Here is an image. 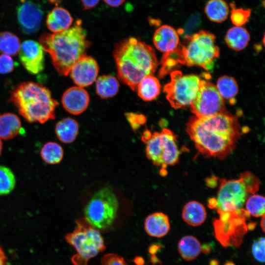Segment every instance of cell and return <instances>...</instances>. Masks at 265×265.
Returning <instances> with one entry per match:
<instances>
[{
    "label": "cell",
    "mask_w": 265,
    "mask_h": 265,
    "mask_svg": "<svg viewBox=\"0 0 265 265\" xmlns=\"http://www.w3.org/2000/svg\"><path fill=\"white\" fill-rule=\"evenodd\" d=\"M87 91L80 86H73L67 89L62 97V104L69 113L78 115L84 112L89 103Z\"/></svg>",
    "instance_id": "cell-16"
},
{
    "label": "cell",
    "mask_w": 265,
    "mask_h": 265,
    "mask_svg": "<svg viewBox=\"0 0 265 265\" xmlns=\"http://www.w3.org/2000/svg\"><path fill=\"white\" fill-rule=\"evenodd\" d=\"M161 86L158 79L153 75L144 77L139 82L136 90L138 96L145 101L155 99L159 94Z\"/></svg>",
    "instance_id": "cell-24"
},
{
    "label": "cell",
    "mask_w": 265,
    "mask_h": 265,
    "mask_svg": "<svg viewBox=\"0 0 265 265\" xmlns=\"http://www.w3.org/2000/svg\"><path fill=\"white\" fill-rule=\"evenodd\" d=\"M190 110L198 118L212 116L226 111L224 99L215 85L201 80L200 86L194 100L190 105Z\"/></svg>",
    "instance_id": "cell-11"
},
{
    "label": "cell",
    "mask_w": 265,
    "mask_h": 265,
    "mask_svg": "<svg viewBox=\"0 0 265 265\" xmlns=\"http://www.w3.org/2000/svg\"><path fill=\"white\" fill-rule=\"evenodd\" d=\"M99 67L96 61L86 54L81 56L73 66L70 72L74 82L81 87L92 84L96 80Z\"/></svg>",
    "instance_id": "cell-15"
},
{
    "label": "cell",
    "mask_w": 265,
    "mask_h": 265,
    "mask_svg": "<svg viewBox=\"0 0 265 265\" xmlns=\"http://www.w3.org/2000/svg\"><path fill=\"white\" fill-rule=\"evenodd\" d=\"M119 208L118 198L109 187L97 191L86 205L85 218L95 228L104 230L109 228L117 216Z\"/></svg>",
    "instance_id": "cell-8"
},
{
    "label": "cell",
    "mask_w": 265,
    "mask_h": 265,
    "mask_svg": "<svg viewBox=\"0 0 265 265\" xmlns=\"http://www.w3.org/2000/svg\"><path fill=\"white\" fill-rule=\"evenodd\" d=\"M16 185L15 176L8 167L0 165V195L10 193Z\"/></svg>",
    "instance_id": "cell-31"
},
{
    "label": "cell",
    "mask_w": 265,
    "mask_h": 265,
    "mask_svg": "<svg viewBox=\"0 0 265 265\" xmlns=\"http://www.w3.org/2000/svg\"><path fill=\"white\" fill-rule=\"evenodd\" d=\"M9 101L27 121L43 124L55 117V109L58 103L46 86L32 81L23 82L10 93Z\"/></svg>",
    "instance_id": "cell-4"
},
{
    "label": "cell",
    "mask_w": 265,
    "mask_h": 265,
    "mask_svg": "<svg viewBox=\"0 0 265 265\" xmlns=\"http://www.w3.org/2000/svg\"><path fill=\"white\" fill-rule=\"evenodd\" d=\"M215 86L223 99H234L238 91V87L236 80L230 76H223L220 77Z\"/></svg>",
    "instance_id": "cell-29"
},
{
    "label": "cell",
    "mask_w": 265,
    "mask_h": 265,
    "mask_svg": "<svg viewBox=\"0 0 265 265\" xmlns=\"http://www.w3.org/2000/svg\"><path fill=\"white\" fill-rule=\"evenodd\" d=\"M248 219L243 217L214 218L213 225L216 239L224 247H239L248 230L249 223L246 222Z\"/></svg>",
    "instance_id": "cell-12"
},
{
    "label": "cell",
    "mask_w": 265,
    "mask_h": 265,
    "mask_svg": "<svg viewBox=\"0 0 265 265\" xmlns=\"http://www.w3.org/2000/svg\"><path fill=\"white\" fill-rule=\"evenodd\" d=\"M260 181L252 173L247 171L241 173L235 180H219V187L216 198L208 202L209 207L216 210L219 216H248L245 210L247 198L257 192Z\"/></svg>",
    "instance_id": "cell-5"
},
{
    "label": "cell",
    "mask_w": 265,
    "mask_h": 265,
    "mask_svg": "<svg viewBox=\"0 0 265 265\" xmlns=\"http://www.w3.org/2000/svg\"><path fill=\"white\" fill-rule=\"evenodd\" d=\"M215 39L213 34L204 30L187 36L177 49V63L197 66L207 71L212 70L214 60L219 55Z\"/></svg>",
    "instance_id": "cell-6"
},
{
    "label": "cell",
    "mask_w": 265,
    "mask_h": 265,
    "mask_svg": "<svg viewBox=\"0 0 265 265\" xmlns=\"http://www.w3.org/2000/svg\"><path fill=\"white\" fill-rule=\"evenodd\" d=\"M50 2L54 3H58L61 0H49Z\"/></svg>",
    "instance_id": "cell-45"
},
{
    "label": "cell",
    "mask_w": 265,
    "mask_h": 265,
    "mask_svg": "<svg viewBox=\"0 0 265 265\" xmlns=\"http://www.w3.org/2000/svg\"><path fill=\"white\" fill-rule=\"evenodd\" d=\"M201 251L204 253H208L211 251V248L209 245H204L203 246H201Z\"/></svg>",
    "instance_id": "cell-41"
},
{
    "label": "cell",
    "mask_w": 265,
    "mask_h": 265,
    "mask_svg": "<svg viewBox=\"0 0 265 265\" xmlns=\"http://www.w3.org/2000/svg\"><path fill=\"white\" fill-rule=\"evenodd\" d=\"M101 265H128L122 257L114 253H109L104 255L101 260Z\"/></svg>",
    "instance_id": "cell-36"
},
{
    "label": "cell",
    "mask_w": 265,
    "mask_h": 265,
    "mask_svg": "<svg viewBox=\"0 0 265 265\" xmlns=\"http://www.w3.org/2000/svg\"><path fill=\"white\" fill-rule=\"evenodd\" d=\"M153 43L159 51L168 54L176 50L180 44L178 32L170 26L162 25L156 30Z\"/></svg>",
    "instance_id": "cell-17"
},
{
    "label": "cell",
    "mask_w": 265,
    "mask_h": 265,
    "mask_svg": "<svg viewBox=\"0 0 265 265\" xmlns=\"http://www.w3.org/2000/svg\"><path fill=\"white\" fill-rule=\"evenodd\" d=\"M145 143L146 156L154 165L163 169L178 162L180 151L177 136L171 130L163 129L159 132H154Z\"/></svg>",
    "instance_id": "cell-9"
},
{
    "label": "cell",
    "mask_w": 265,
    "mask_h": 265,
    "mask_svg": "<svg viewBox=\"0 0 265 265\" xmlns=\"http://www.w3.org/2000/svg\"><path fill=\"white\" fill-rule=\"evenodd\" d=\"M126 116L132 128L134 130H136L140 126L143 124L146 120V117L142 115H138L131 113H127Z\"/></svg>",
    "instance_id": "cell-37"
},
{
    "label": "cell",
    "mask_w": 265,
    "mask_h": 265,
    "mask_svg": "<svg viewBox=\"0 0 265 265\" xmlns=\"http://www.w3.org/2000/svg\"><path fill=\"white\" fill-rule=\"evenodd\" d=\"M14 69V61L10 55L4 53L0 54V74H6L11 73Z\"/></svg>",
    "instance_id": "cell-35"
},
{
    "label": "cell",
    "mask_w": 265,
    "mask_h": 265,
    "mask_svg": "<svg viewBox=\"0 0 265 265\" xmlns=\"http://www.w3.org/2000/svg\"><path fill=\"white\" fill-rule=\"evenodd\" d=\"M73 19L69 12L60 7H56L47 16L46 24L53 33H58L70 27Z\"/></svg>",
    "instance_id": "cell-19"
},
{
    "label": "cell",
    "mask_w": 265,
    "mask_h": 265,
    "mask_svg": "<svg viewBox=\"0 0 265 265\" xmlns=\"http://www.w3.org/2000/svg\"><path fill=\"white\" fill-rule=\"evenodd\" d=\"M250 39V34L242 26H234L228 29L225 37V42L232 49L241 51L248 45Z\"/></svg>",
    "instance_id": "cell-23"
},
{
    "label": "cell",
    "mask_w": 265,
    "mask_h": 265,
    "mask_svg": "<svg viewBox=\"0 0 265 265\" xmlns=\"http://www.w3.org/2000/svg\"><path fill=\"white\" fill-rule=\"evenodd\" d=\"M224 265H235V264L231 262H226Z\"/></svg>",
    "instance_id": "cell-46"
},
{
    "label": "cell",
    "mask_w": 265,
    "mask_h": 265,
    "mask_svg": "<svg viewBox=\"0 0 265 265\" xmlns=\"http://www.w3.org/2000/svg\"><path fill=\"white\" fill-rule=\"evenodd\" d=\"M7 258L5 253L0 246V265H7Z\"/></svg>",
    "instance_id": "cell-40"
},
{
    "label": "cell",
    "mask_w": 265,
    "mask_h": 265,
    "mask_svg": "<svg viewBox=\"0 0 265 265\" xmlns=\"http://www.w3.org/2000/svg\"><path fill=\"white\" fill-rule=\"evenodd\" d=\"M204 11L211 21L219 23L227 19L230 8L224 0H209L205 6Z\"/></svg>",
    "instance_id": "cell-25"
},
{
    "label": "cell",
    "mask_w": 265,
    "mask_h": 265,
    "mask_svg": "<svg viewBox=\"0 0 265 265\" xmlns=\"http://www.w3.org/2000/svg\"><path fill=\"white\" fill-rule=\"evenodd\" d=\"M113 57L119 79L133 91L142 79L154 74L159 64L153 48L134 37L118 42Z\"/></svg>",
    "instance_id": "cell-2"
},
{
    "label": "cell",
    "mask_w": 265,
    "mask_h": 265,
    "mask_svg": "<svg viewBox=\"0 0 265 265\" xmlns=\"http://www.w3.org/2000/svg\"><path fill=\"white\" fill-rule=\"evenodd\" d=\"M100 0H81L84 9H89L95 7Z\"/></svg>",
    "instance_id": "cell-38"
},
{
    "label": "cell",
    "mask_w": 265,
    "mask_h": 265,
    "mask_svg": "<svg viewBox=\"0 0 265 265\" xmlns=\"http://www.w3.org/2000/svg\"><path fill=\"white\" fill-rule=\"evenodd\" d=\"M43 12L37 4L30 0H22L17 9V17L22 31L32 34L39 29Z\"/></svg>",
    "instance_id": "cell-14"
},
{
    "label": "cell",
    "mask_w": 265,
    "mask_h": 265,
    "mask_svg": "<svg viewBox=\"0 0 265 265\" xmlns=\"http://www.w3.org/2000/svg\"><path fill=\"white\" fill-rule=\"evenodd\" d=\"M39 43L50 55L56 71L65 76L70 73L74 64L86 54L90 45L80 20L73 26L61 32L43 34Z\"/></svg>",
    "instance_id": "cell-3"
},
{
    "label": "cell",
    "mask_w": 265,
    "mask_h": 265,
    "mask_svg": "<svg viewBox=\"0 0 265 265\" xmlns=\"http://www.w3.org/2000/svg\"><path fill=\"white\" fill-rule=\"evenodd\" d=\"M22 124L19 117L14 113H4L0 115V138L12 139L22 132Z\"/></svg>",
    "instance_id": "cell-20"
},
{
    "label": "cell",
    "mask_w": 265,
    "mask_h": 265,
    "mask_svg": "<svg viewBox=\"0 0 265 265\" xmlns=\"http://www.w3.org/2000/svg\"><path fill=\"white\" fill-rule=\"evenodd\" d=\"M171 80L163 91L171 106L175 109H185L190 106L198 91L201 80L195 75H183L178 70L171 72Z\"/></svg>",
    "instance_id": "cell-10"
},
{
    "label": "cell",
    "mask_w": 265,
    "mask_h": 265,
    "mask_svg": "<svg viewBox=\"0 0 265 265\" xmlns=\"http://www.w3.org/2000/svg\"><path fill=\"white\" fill-rule=\"evenodd\" d=\"M108 5L112 7H117L121 5L125 0H104Z\"/></svg>",
    "instance_id": "cell-39"
},
{
    "label": "cell",
    "mask_w": 265,
    "mask_h": 265,
    "mask_svg": "<svg viewBox=\"0 0 265 265\" xmlns=\"http://www.w3.org/2000/svg\"><path fill=\"white\" fill-rule=\"evenodd\" d=\"M21 47L19 38L9 31L0 33V51L9 55H16Z\"/></svg>",
    "instance_id": "cell-30"
},
{
    "label": "cell",
    "mask_w": 265,
    "mask_h": 265,
    "mask_svg": "<svg viewBox=\"0 0 265 265\" xmlns=\"http://www.w3.org/2000/svg\"><path fill=\"white\" fill-rule=\"evenodd\" d=\"M18 53L21 63L29 73L37 74L44 69V50L39 43L31 40L24 41Z\"/></svg>",
    "instance_id": "cell-13"
},
{
    "label": "cell",
    "mask_w": 265,
    "mask_h": 265,
    "mask_svg": "<svg viewBox=\"0 0 265 265\" xmlns=\"http://www.w3.org/2000/svg\"><path fill=\"white\" fill-rule=\"evenodd\" d=\"M265 197L258 194H252L247 199L245 209L250 215L255 217L265 215Z\"/></svg>",
    "instance_id": "cell-32"
},
{
    "label": "cell",
    "mask_w": 265,
    "mask_h": 265,
    "mask_svg": "<svg viewBox=\"0 0 265 265\" xmlns=\"http://www.w3.org/2000/svg\"><path fill=\"white\" fill-rule=\"evenodd\" d=\"M74 230L65 235V240L75 249L72 258L74 265H87L88 262L106 246L99 230L94 227L85 217L78 219Z\"/></svg>",
    "instance_id": "cell-7"
},
{
    "label": "cell",
    "mask_w": 265,
    "mask_h": 265,
    "mask_svg": "<svg viewBox=\"0 0 265 265\" xmlns=\"http://www.w3.org/2000/svg\"><path fill=\"white\" fill-rule=\"evenodd\" d=\"M178 248L182 258L187 261L194 260L201 252L200 241L192 236L183 237L178 242Z\"/></svg>",
    "instance_id": "cell-26"
},
{
    "label": "cell",
    "mask_w": 265,
    "mask_h": 265,
    "mask_svg": "<svg viewBox=\"0 0 265 265\" xmlns=\"http://www.w3.org/2000/svg\"><path fill=\"white\" fill-rule=\"evenodd\" d=\"M119 83L117 79L112 75H103L96 80L97 94L103 99L112 97L119 90Z\"/></svg>",
    "instance_id": "cell-27"
},
{
    "label": "cell",
    "mask_w": 265,
    "mask_h": 265,
    "mask_svg": "<svg viewBox=\"0 0 265 265\" xmlns=\"http://www.w3.org/2000/svg\"><path fill=\"white\" fill-rule=\"evenodd\" d=\"M265 215H263L262 216V219L261 220V228L263 230V231L264 232H265Z\"/></svg>",
    "instance_id": "cell-42"
},
{
    "label": "cell",
    "mask_w": 265,
    "mask_h": 265,
    "mask_svg": "<svg viewBox=\"0 0 265 265\" xmlns=\"http://www.w3.org/2000/svg\"><path fill=\"white\" fill-rule=\"evenodd\" d=\"M207 217V212L204 206L196 201H191L184 206L182 218L187 224L198 226L202 224Z\"/></svg>",
    "instance_id": "cell-21"
},
{
    "label": "cell",
    "mask_w": 265,
    "mask_h": 265,
    "mask_svg": "<svg viewBox=\"0 0 265 265\" xmlns=\"http://www.w3.org/2000/svg\"><path fill=\"white\" fill-rule=\"evenodd\" d=\"M2 150V142L1 141V139L0 138V155L1 153Z\"/></svg>",
    "instance_id": "cell-44"
},
{
    "label": "cell",
    "mask_w": 265,
    "mask_h": 265,
    "mask_svg": "<svg viewBox=\"0 0 265 265\" xmlns=\"http://www.w3.org/2000/svg\"><path fill=\"white\" fill-rule=\"evenodd\" d=\"M168 217L161 212H157L149 215L144 222V229L151 237L161 238L165 236L170 230Z\"/></svg>",
    "instance_id": "cell-18"
},
{
    "label": "cell",
    "mask_w": 265,
    "mask_h": 265,
    "mask_svg": "<svg viewBox=\"0 0 265 265\" xmlns=\"http://www.w3.org/2000/svg\"><path fill=\"white\" fill-rule=\"evenodd\" d=\"M40 155L43 160L49 164L59 163L63 159L64 151L62 147L55 142H48L41 148Z\"/></svg>",
    "instance_id": "cell-28"
},
{
    "label": "cell",
    "mask_w": 265,
    "mask_h": 265,
    "mask_svg": "<svg viewBox=\"0 0 265 265\" xmlns=\"http://www.w3.org/2000/svg\"><path fill=\"white\" fill-rule=\"evenodd\" d=\"M210 265H219L218 262L215 260H212L210 261Z\"/></svg>",
    "instance_id": "cell-43"
},
{
    "label": "cell",
    "mask_w": 265,
    "mask_h": 265,
    "mask_svg": "<svg viewBox=\"0 0 265 265\" xmlns=\"http://www.w3.org/2000/svg\"><path fill=\"white\" fill-rule=\"evenodd\" d=\"M186 131L200 153L220 159L232 152L240 136L237 117L227 111L206 117L192 116Z\"/></svg>",
    "instance_id": "cell-1"
},
{
    "label": "cell",
    "mask_w": 265,
    "mask_h": 265,
    "mask_svg": "<svg viewBox=\"0 0 265 265\" xmlns=\"http://www.w3.org/2000/svg\"><path fill=\"white\" fill-rule=\"evenodd\" d=\"M265 238L261 237L255 240L252 245V253L254 258L258 262H265Z\"/></svg>",
    "instance_id": "cell-34"
},
{
    "label": "cell",
    "mask_w": 265,
    "mask_h": 265,
    "mask_svg": "<svg viewBox=\"0 0 265 265\" xmlns=\"http://www.w3.org/2000/svg\"><path fill=\"white\" fill-rule=\"evenodd\" d=\"M78 122L72 118H64L58 121L55 127L58 139L64 143H71L76 139L79 132Z\"/></svg>",
    "instance_id": "cell-22"
},
{
    "label": "cell",
    "mask_w": 265,
    "mask_h": 265,
    "mask_svg": "<svg viewBox=\"0 0 265 265\" xmlns=\"http://www.w3.org/2000/svg\"><path fill=\"white\" fill-rule=\"evenodd\" d=\"M230 6L231 20L235 26H242L248 21L251 14L250 9L237 8L234 2L230 3Z\"/></svg>",
    "instance_id": "cell-33"
}]
</instances>
